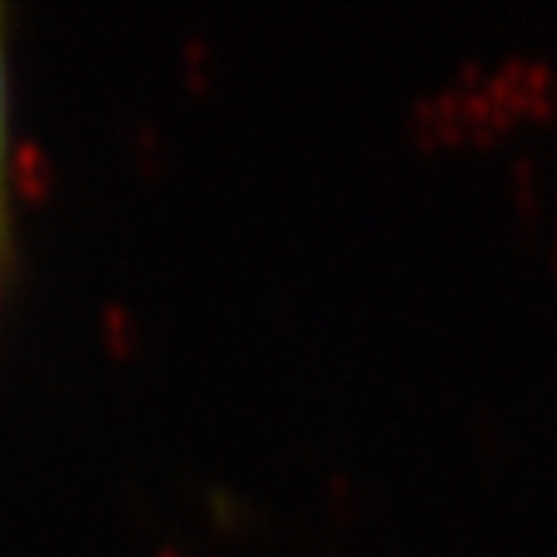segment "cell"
I'll return each instance as SVG.
<instances>
[{"mask_svg": "<svg viewBox=\"0 0 557 557\" xmlns=\"http://www.w3.org/2000/svg\"><path fill=\"white\" fill-rule=\"evenodd\" d=\"M0 136H4V44H0Z\"/></svg>", "mask_w": 557, "mask_h": 557, "instance_id": "6da1fadb", "label": "cell"}]
</instances>
